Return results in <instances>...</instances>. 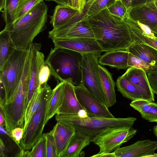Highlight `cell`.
<instances>
[{
	"instance_id": "1",
	"label": "cell",
	"mask_w": 157,
	"mask_h": 157,
	"mask_svg": "<svg viewBox=\"0 0 157 157\" xmlns=\"http://www.w3.org/2000/svg\"><path fill=\"white\" fill-rule=\"evenodd\" d=\"M86 17L103 52L127 50L133 42L124 19L110 13L107 8Z\"/></svg>"
},
{
	"instance_id": "2",
	"label": "cell",
	"mask_w": 157,
	"mask_h": 157,
	"mask_svg": "<svg viewBox=\"0 0 157 157\" xmlns=\"http://www.w3.org/2000/svg\"><path fill=\"white\" fill-rule=\"evenodd\" d=\"M48 7L42 1L4 29L9 33L17 48L27 49L35 37L46 27Z\"/></svg>"
},
{
	"instance_id": "3",
	"label": "cell",
	"mask_w": 157,
	"mask_h": 157,
	"mask_svg": "<svg viewBox=\"0 0 157 157\" xmlns=\"http://www.w3.org/2000/svg\"><path fill=\"white\" fill-rule=\"evenodd\" d=\"M82 55L70 49L52 48L45 61L51 74L60 82H71L74 86L81 84Z\"/></svg>"
},
{
	"instance_id": "4",
	"label": "cell",
	"mask_w": 157,
	"mask_h": 157,
	"mask_svg": "<svg viewBox=\"0 0 157 157\" xmlns=\"http://www.w3.org/2000/svg\"><path fill=\"white\" fill-rule=\"evenodd\" d=\"M55 119L57 122L71 127L76 131L89 136L92 141L93 138L106 128L132 126L136 120L132 117L107 118L90 116L84 110L78 114H56Z\"/></svg>"
},
{
	"instance_id": "5",
	"label": "cell",
	"mask_w": 157,
	"mask_h": 157,
	"mask_svg": "<svg viewBox=\"0 0 157 157\" xmlns=\"http://www.w3.org/2000/svg\"><path fill=\"white\" fill-rule=\"evenodd\" d=\"M31 55L27 54L21 78L11 101L0 107L3 113L5 128L10 133L17 127H24L26 96L29 80Z\"/></svg>"
},
{
	"instance_id": "6",
	"label": "cell",
	"mask_w": 157,
	"mask_h": 157,
	"mask_svg": "<svg viewBox=\"0 0 157 157\" xmlns=\"http://www.w3.org/2000/svg\"><path fill=\"white\" fill-rule=\"evenodd\" d=\"M28 49L17 48L0 71V83L4 85L6 92L4 104L12 101L22 75Z\"/></svg>"
},
{
	"instance_id": "7",
	"label": "cell",
	"mask_w": 157,
	"mask_h": 157,
	"mask_svg": "<svg viewBox=\"0 0 157 157\" xmlns=\"http://www.w3.org/2000/svg\"><path fill=\"white\" fill-rule=\"evenodd\" d=\"M52 92V90L47 85L44 88L40 105L33 114L24 131L20 145L21 148L25 151L31 150L42 135L47 108Z\"/></svg>"
},
{
	"instance_id": "8",
	"label": "cell",
	"mask_w": 157,
	"mask_h": 157,
	"mask_svg": "<svg viewBox=\"0 0 157 157\" xmlns=\"http://www.w3.org/2000/svg\"><path fill=\"white\" fill-rule=\"evenodd\" d=\"M84 8L64 24L48 32V37L52 41L76 38H95L86 15Z\"/></svg>"
},
{
	"instance_id": "9",
	"label": "cell",
	"mask_w": 157,
	"mask_h": 157,
	"mask_svg": "<svg viewBox=\"0 0 157 157\" xmlns=\"http://www.w3.org/2000/svg\"><path fill=\"white\" fill-rule=\"evenodd\" d=\"M82 55L81 84L98 101L106 105L98 70V58L101 54L86 53Z\"/></svg>"
},
{
	"instance_id": "10",
	"label": "cell",
	"mask_w": 157,
	"mask_h": 157,
	"mask_svg": "<svg viewBox=\"0 0 157 157\" xmlns=\"http://www.w3.org/2000/svg\"><path fill=\"white\" fill-rule=\"evenodd\" d=\"M137 132L131 126L109 128L96 136L92 142L99 147L98 153L112 152L133 138Z\"/></svg>"
},
{
	"instance_id": "11",
	"label": "cell",
	"mask_w": 157,
	"mask_h": 157,
	"mask_svg": "<svg viewBox=\"0 0 157 157\" xmlns=\"http://www.w3.org/2000/svg\"><path fill=\"white\" fill-rule=\"evenodd\" d=\"M77 98L87 115L92 117L113 118L105 105L98 101L82 84L74 86Z\"/></svg>"
},
{
	"instance_id": "12",
	"label": "cell",
	"mask_w": 157,
	"mask_h": 157,
	"mask_svg": "<svg viewBox=\"0 0 157 157\" xmlns=\"http://www.w3.org/2000/svg\"><path fill=\"white\" fill-rule=\"evenodd\" d=\"M30 47L31 58L30 76L25 105V112L39 87L38 77L40 70L42 65L45 63L44 56L40 51L41 48V44L32 43Z\"/></svg>"
},
{
	"instance_id": "13",
	"label": "cell",
	"mask_w": 157,
	"mask_h": 157,
	"mask_svg": "<svg viewBox=\"0 0 157 157\" xmlns=\"http://www.w3.org/2000/svg\"><path fill=\"white\" fill-rule=\"evenodd\" d=\"M125 18L131 21H137L147 25L157 37V8L154 0L130 8Z\"/></svg>"
},
{
	"instance_id": "14",
	"label": "cell",
	"mask_w": 157,
	"mask_h": 157,
	"mask_svg": "<svg viewBox=\"0 0 157 157\" xmlns=\"http://www.w3.org/2000/svg\"><path fill=\"white\" fill-rule=\"evenodd\" d=\"M54 47L64 48L78 52L100 54L103 51L95 38H76L53 41Z\"/></svg>"
},
{
	"instance_id": "15",
	"label": "cell",
	"mask_w": 157,
	"mask_h": 157,
	"mask_svg": "<svg viewBox=\"0 0 157 157\" xmlns=\"http://www.w3.org/2000/svg\"><path fill=\"white\" fill-rule=\"evenodd\" d=\"M157 149V141L146 140L120 147L114 152L116 157H148L154 154Z\"/></svg>"
},
{
	"instance_id": "16",
	"label": "cell",
	"mask_w": 157,
	"mask_h": 157,
	"mask_svg": "<svg viewBox=\"0 0 157 157\" xmlns=\"http://www.w3.org/2000/svg\"><path fill=\"white\" fill-rule=\"evenodd\" d=\"M123 75L136 86L144 99L155 101L154 93L150 85L146 71L143 69L130 67Z\"/></svg>"
},
{
	"instance_id": "17",
	"label": "cell",
	"mask_w": 157,
	"mask_h": 157,
	"mask_svg": "<svg viewBox=\"0 0 157 157\" xmlns=\"http://www.w3.org/2000/svg\"><path fill=\"white\" fill-rule=\"evenodd\" d=\"M64 82L63 101L56 114H78L80 112L84 109L77 98L75 91L74 86L70 82L64 81Z\"/></svg>"
},
{
	"instance_id": "18",
	"label": "cell",
	"mask_w": 157,
	"mask_h": 157,
	"mask_svg": "<svg viewBox=\"0 0 157 157\" xmlns=\"http://www.w3.org/2000/svg\"><path fill=\"white\" fill-rule=\"evenodd\" d=\"M57 157H62L76 130L73 127L57 122L53 128Z\"/></svg>"
},
{
	"instance_id": "19",
	"label": "cell",
	"mask_w": 157,
	"mask_h": 157,
	"mask_svg": "<svg viewBox=\"0 0 157 157\" xmlns=\"http://www.w3.org/2000/svg\"><path fill=\"white\" fill-rule=\"evenodd\" d=\"M128 52L127 50H113L106 52L98 59L99 64L118 70L127 69Z\"/></svg>"
},
{
	"instance_id": "20",
	"label": "cell",
	"mask_w": 157,
	"mask_h": 157,
	"mask_svg": "<svg viewBox=\"0 0 157 157\" xmlns=\"http://www.w3.org/2000/svg\"><path fill=\"white\" fill-rule=\"evenodd\" d=\"M101 85L105 95L106 106L108 108L116 102L115 84L111 73L104 67L98 65Z\"/></svg>"
},
{
	"instance_id": "21",
	"label": "cell",
	"mask_w": 157,
	"mask_h": 157,
	"mask_svg": "<svg viewBox=\"0 0 157 157\" xmlns=\"http://www.w3.org/2000/svg\"><path fill=\"white\" fill-rule=\"evenodd\" d=\"M127 50L152 66H157V50L151 46L133 41Z\"/></svg>"
},
{
	"instance_id": "22",
	"label": "cell",
	"mask_w": 157,
	"mask_h": 157,
	"mask_svg": "<svg viewBox=\"0 0 157 157\" xmlns=\"http://www.w3.org/2000/svg\"><path fill=\"white\" fill-rule=\"evenodd\" d=\"M91 142L90 137L76 131L62 157H79L82 150Z\"/></svg>"
},
{
	"instance_id": "23",
	"label": "cell",
	"mask_w": 157,
	"mask_h": 157,
	"mask_svg": "<svg viewBox=\"0 0 157 157\" xmlns=\"http://www.w3.org/2000/svg\"><path fill=\"white\" fill-rule=\"evenodd\" d=\"M130 106L137 111L142 117L149 122H157V103L144 99L132 101Z\"/></svg>"
},
{
	"instance_id": "24",
	"label": "cell",
	"mask_w": 157,
	"mask_h": 157,
	"mask_svg": "<svg viewBox=\"0 0 157 157\" xmlns=\"http://www.w3.org/2000/svg\"><path fill=\"white\" fill-rule=\"evenodd\" d=\"M64 82L57 81L55 87L52 90V93L49 101L45 117L44 125L56 115L62 105L64 96Z\"/></svg>"
},
{
	"instance_id": "25",
	"label": "cell",
	"mask_w": 157,
	"mask_h": 157,
	"mask_svg": "<svg viewBox=\"0 0 157 157\" xmlns=\"http://www.w3.org/2000/svg\"><path fill=\"white\" fill-rule=\"evenodd\" d=\"M78 13V10L71 7L58 4L50 17V22L53 28L58 27L66 23Z\"/></svg>"
},
{
	"instance_id": "26",
	"label": "cell",
	"mask_w": 157,
	"mask_h": 157,
	"mask_svg": "<svg viewBox=\"0 0 157 157\" xmlns=\"http://www.w3.org/2000/svg\"><path fill=\"white\" fill-rule=\"evenodd\" d=\"M16 49L9 32L4 29L0 33V71Z\"/></svg>"
},
{
	"instance_id": "27",
	"label": "cell",
	"mask_w": 157,
	"mask_h": 157,
	"mask_svg": "<svg viewBox=\"0 0 157 157\" xmlns=\"http://www.w3.org/2000/svg\"><path fill=\"white\" fill-rule=\"evenodd\" d=\"M117 89L124 97L133 101L144 99L138 89L123 75L117 79Z\"/></svg>"
},
{
	"instance_id": "28",
	"label": "cell",
	"mask_w": 157,
	"mask_h": 157,
	"mask_svg": "<svg viewBox=\"0 0 157 157\" xmlns=\"http://www.w3.org/2000/svg\"><path fill=\"white\" fill-rule=\"evenodd\" d=\"M124 19L129 28L133 41L149 45L157 50V37L146 34L135 24L126 18Z\"/></svg>"
},
{
	"instance_id": "29",
	"label": "cell",
	"mask_w": 157,
	"mask_h": 157,
	"mask_svg": "<svg viewBox=\"0 0 157 157\" xmlns=\"http://www.w3.org/2000/svg\"><path fill=\"white\" fill-rule=\"evenodd\" d=\"M44 87H39L32 98L25 113L24 131L25 130L32 117L40 105L44 90Z\"/></svg>"
},
{
	"instance_id": "30",
	"label": "cell",
	"mask_w": 157,
	"mask_h": 157,
	"mask_svg": "<svg viewBox=\"0 0 157 157\" xmlns=\"http://www.w3.org/2000/svg\"><path fill=\"white\" fill-rule=\"evenodd\" d=\"M20 0H5L2 17L7 27L13 24Z\"/></svg>"
},
{
	"instance_id": "31",
	"label": "cell",
	"mask_w": 157,
	"mask_h": 157,
	"mask_svg": "<svg viewBox=\"0 0 157 157\" xmlns=\"http://www.w3.org/2000/svg\"><path fill=\"white\" fill-rule=\"evenodd\" d=\"M44 0H20L13 23L23 16L35 6Z\"/></svg>"
},
{
	"instance_id": "32",
	"label": "cell",
	"mask_w": 157,
	"mask_h": 157,
	"mask_svg": "<svg viewBox=\"0 0 157 157\" xmlns=\"http://www.w3.org/2000/svg\"><path fill=\"white\" fill-rule=\"evenodd\" d=\"M46 139L43 134L32 149L28 151V157H46Z\"/></svg>"
},
{
	"instance_id": "33",
	"label": "cell",
	"mask_w": 157,
	"mask_h": 157,
	"mask_svg": "<svg viewBox=\"0 0 157 157\" xmlns=\"http://www.w3.org/2000/svg\"><path fill=\"white\" fill-rule=\"evenodd\" d=\"M115 0H96L87 9L86 16L99 12L111 6Z\"/></svg>"
},
{
	"instance_id": "34",
	"label": "cell",
	"mask_w": 157,
	"mask_h": 157,
	"mask_svg": "<svg viewBox=\"0 0 157 157\" xmlns=\"http://www.w3.org/2000/svg\"><path fill=\"white\" fill-rule=\"evenodd\" d=\"M44 134L46 139V157H57L53 129L50 132Z\"/></svg>"
},
{
	"instance_id": "35",
	"label": "cell",
	"mask_w": 157,
	"mask_h": 157,
	"mask_svg": "<svg viewBox=\"0 0 157 157\" xmlns=\"http://www.w3.org/2000/svg\"><path fill=\"white\" fill-rule=\"evenodd\" d=\"M107 9L110 13L124 19L128 11V9L121 0H115Z\"/></svg>"
},
{
	"instance_id": "36",
	"label": "cell",
	"mask_w": 157,
	"mask_h": 157,
	"mask_svg": "<svg viewBox=\"0 0 157 157\" xmlns=\"http://www.w3.org/2000/svg\"><path fill=\"white\" fill-rule=\"evenodd\" d=\"M128 67L143 69L146 71L152 66L147 62L128 52Z\"/></svg>"
},
{
	"instance_id": "37",
	"label": "cell",
	"mask_w": 157,
	"mask_h": 157,
	"mask_svg": "<svg viewBox=\"0 0 157 157\" xmlns=\"http://www.w3.org/2000/svg\"><path fill=\"white\" fill-rule=\"evenodd\" d=\"M146 71L151 90L157 94V66L151 67Z\"/></svg>"
},
{
	"instance_id": "38",
	"label": "cell",
	"mask_w": 157,
	"mask_h": 157,
	"mask_svg": "<svg viewBox=\"0 0 157 157\" xmlns=\"http://www.w3.org/2000/svg\"><path fill=\"white\" fill-rule=\"evenodd\" d=\"M50 74L51 73L49 67L45 63L42 65L40 70L38 77L39 87H44L48 85L47 82Z\"/></svg>"
},
{
	"instance_id": "39",
	"label": "cell",
	"mask_w": 157,
	"mask_h": 157,
	"mask_svg": "<svg viewBox=\"0 0 157 157\" xmlns=\"http://www.w3.org/2000/svg\"><path fill=\"white\" fill-rule=\"evenodd\" d=\"M24 132V129L23 128L17 127L13 129L10 133L11 136L15 142L20 147V144L21 141L23 137Z\"/></svg>"
},
{
	"instance_id": "40",
	"label": "cell",
	"mask_w": 157,
	"mask_h": 157,
	"mask_svg": "<svg viewBox=\"0 0 157 157\" xmlns=\"http://www.w3.org/2000/svg\"><path fill=\"white\" fill-rule=\"evenodd\" d=\"M9 153L6 148L2 140L0 139V157H7Z\"/></svg>"
},
{
	"instance_id": "41",
	"label": "cell",
	"mask_w": 157,
	"mask_h": 157,
	"mask_svg": "<svg viewBox=\"0 0 157 157\" xmlns=\"http://www.w3.org/2000/svg\"><path fill=\"white\" fill-rule=\"evenodd\" d=\"M153 0H132L130 8L143 5Z\"/></svg>"
},
{
	"instance_id": "42",
	"label": "cell",
	"mask_w": 157,
	"mask_h": 157,
	"mask_svg": "<svg viewBox=\"0 0 157 157\" xmlns=\"http://www.w3.org/2000/svg\"><path fill=\"white\" fill-rule=\"evenodd\" d=\"M46 1H54L59 5H63L71 7V0H44Z\"/></svg>"
},
{
	"instance_id": "43",
	"label": "cell",
	"mask_w": 157,
	"mask_h": 157,
	"mask_svg": "<svg viewBox=\"0 0 157 157\" xmlns=\"http://www.w3.org/2000/svg\"><path fill=\"white\" fill-rule=\"evenodd\" d=\"M92 157H116L114 152L108 153H97L91 156Z\"/></svg>"
},
{
	"instance_id": "44",
	"label": "cell",
	"mask_w": 157,
	"mask_h": 157,
	"mask_svg": "<svg viewBox=\"0 0 157 157\" xmlns=\"http://www.w3.org/2000/svg\"><path fill=\"white\" fill-rule=\"evenodd\" d=\"M71 7L79 11L80 9V0H71Z\"/></svg>"
},
{
	"instance_id": "45",
	"label": "cell",
	"mask_w": 157,
	"mask_h": 157,
	"mask_svg": "<svg viewBox=\"0 0 157 157\" xmlns=\"http://www.w3.org/2000/svg\"><path fill=\"white\" fill-rule=\"evenodd\" d=\"M0 126L4 128L5 127L6 123L5 118L2 110L1 109L0 112Z\"/></svg>"
},
{
	"instance_id": "46",
	"label": "cell",
	"mask_w": 157,
	"mask_h": 157,
	"mask_svg": "<svg viewBox=\"0 0 157 157\" xmlns=\"http://www.w3.org/2000/svg\"><path fill=\"white\" fill-rule=\"evenodd\" d=\"M126 6L128 10L129 9L131 6L132 0H121Z\"/></svg>"
},
{
	"instance_id": "47",
	"label": "cell",
	"mask_w": 157,
	"mask_h": 157,
	"mask_svg": "<svg viewBox=\"0 0 157 157\" xmlns=\"http://www.w3.org/2000/svg\"><path fill=\"white\" fill-rule=\"evenodd\" d=\"M86 0H80V10H82L84 8Z\"/></svg>"
},
{
	"instance_id": "48",
	"label": "cell",
	"mask_w": 157,
	"mask_h": 157,
	"mask_svg": "<svg viewBox=\"0 0 157 157\" xmlns=\"http://www.w3.org/2000/svg\"><path fill=\"white\" fill-rule=\"evenodd\" d=\"M156 125L153 126V131L154 134L156 136L157 138V122Z\"/></svg>"
},
{
	"instance_id": "49",
	"label": "cell",
	"mask_w": 157,
	"mask_h": 157,
	"mask_svg": "<svg viewBox=\"0 0 157 157\" xmlns=\"http://www.w3.org/2000/svg\"><path fill=\"white\" fill-rule=\"evenodd\" d=\"M5 0H0V10L2 12L3 9Z\"/></svg>"
},
{
	"instance_id": "50",
	"label": "cell",
	"mask_w": 157,
	"mask_h": 157,
	"mask_svg": "<svg viewBox=\"0 0 157 157\" xmlns=\"http://www.w3.org/2000/svg\"><path fill=\"white\" fill-rule=\"evenodd\" d=\"M94 1V0H88L86 2L85 6L88 8L89 7L93 2Z\"/></svg>"
},
{
	"instance_id": "51",
	"label": "cell",
	"mask_w": 157,
	"mask_h": 157,
	"mask_svg": "<svg viewBox=\"0 0 157 157\" xmlns=\"http://www.w3.org/2000/svg\"><path fill=\"white\" fill-rule=\"evenodd\" d=\"M157 157V154L155 153L151 155L150 156V157Z\"/></svg>"
},
{
	"instance_id": "52",
	"label": "cell",
	"mask_w": 157,
	"mask_h": 157,
	"mask_svg": "<svg viewBox=\"0 0 157 157\" xmlns=\"http://www.w3.org/2000/svg\"><path fill=\"white\" fill-rule=\"evenodd\" d=\"M154 4L157 8V0H154Z\"/></svg>"
},
{
	"instance_id": "53",
	"label": "cell",
	"mask_w": 157,
	"mask_h": 157,
	"mask_svg": "<svg viewBox=\"0 0 157 157\" xmlns=\"http://www.w3.org/2000/svg\"><path fill=\"white\" fill-rule=\"evenodd\" d=\"M95 0H94V1H95Z\"/></svg>"
},
{
	"instance_id": "54",
	"label": "cell",
	"mask_w": 157,
	"mask_h": 157,
	"mask_svg": "<svg viewBox=\"0 0 157 157\" xmlns=\"http://www.w3.org/2000/svg\"><path fill=\"white\" fill-rule=\"evenodd\" d=\"M88 0H86V1H88Z\"/></svg>"
}]
</instances>
